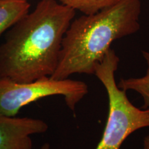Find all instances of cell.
<instances>
[{
  "label": "cell",
  "mask_w": 149,
  "mask_h": 149,
  "mask_svg": "<svg viewBox=\"0 0 149 149\" xmlns=\"http://www.w3.org/2000/svg\"><path fill=\"white\" fill-rule=\"evenodd\" d=\"M75 10L57 0H41L13 26L0 45V78L28 83L51 77Z\"/></svg>",
  "instance_id": "obj_1"
},
{
  "label": "cell",
  "mask_w": 149,
  "mask_h": 149,
  "mask_svg": "<svg viewBox=\"0 0 149 149\" xmlns=\"http://www.w3.org/2000/svg\"><path fill=\"white\" fill-rule=\"evenodd\" d=\"M140 0H120L94 14L72 20L63 38L58 65L51 78L68 79L74 74H94L114 41L140 29Z\"/></svg>",
  "instance_id": "obj_2"
},
{
  "label": "cell",
  "mask_w": 149,
  "mask_h": 149,
  "mask_svg": "<svg viewBox=\"0 0 149 149\" xmlns=\"http://www.w3.org/2000/svg\"><path fill=\"white\" fill-rule=\"evenodd\" d=\"M120 59L112 48L96 65L94 74L105 88L109 114L103 135L95 149H122L126 138L137 130L149 127V109L133 105L124 91L117 86L115 74Z\"/></svg>",
  "instance_id": "obj_3"
},
{
  "label": "cell",
  "mask_w": 149,
  "mask_h": 149,
  "mask_svg": "<svg viewBox=\"0 0 149 149\" xmlns=\"http://www.w3.org/2000/svg\"><path fill=\"white\" fill-rule=\"evenodd\" d=\"M88 92L81 81L43 77L28 83H19L6 77L0 78V113L15 117L22 108L50 96L64 97L67 107L74 111L76 106Z\"/></svg>",
  "instance_id": "obj_4"
},
{
  "label": "cell",
  "mask_w": 149,
  "mask_h": 149,
  "mask_svg": "<svg viewBox=\"0 0 149 149\" xmlns=\"http://www.w3.org/2000/svg\"><path fill=\"white\" fill-rule=\"evenodd\" d=\"M48 129V124L42 120L0 113V149H32L31 135L44 133Z\"/></svg>",
  "instance_id": "obj_5"
},
{
  "label": "cell",
  "mask_w": 149,
  "mask_h": 149,
  "mask_svg": "<svg viewBox=\"0 0 149 149\" xmlns=\"http://www.w3.org/2000/svg\"><path fill=\"white\" fill-rule=\"evenodd\" d=\"M27 0H0V36L29 13Z\"/></svg>",
  "instance_id": "obj_6"
},
{
  "label": "cell",
  "mask_w": 149,
  "mask_h": 149,
  "mask_svg": "<svg viewBox=\"0 0 149 149\" xmlns=\"http://www.w3.org/2000/svg\"><path fill=\"white\" fill-rule=\"evenodd\" d=\"M143 57L146 61L147 69L143 77L137 78L121 79L117 86L124 91H133L141 95L143 100L141 109H149V52L141 51Z\"/></svg>",
  "instance_id": "obj_7"
},
{
  "label": "cell",
  "mask_w": 149,
  "mask_h": 149,
  "mask_svg": "<svg viewBox=\"0 0 149 149\" xmlns=\"http://www.w3.org/2000/svg\"><path fill=\"white\" fill-rule=\"evenodd\" d=\"M63 5L84 15L94 14L102 9L115 4L120 0H58Z\"/></svg>",
  "instance_id": "obj_8"
},
{
  "label": "cell",
  "mask_w": 149,
  "mask_h": 149,
  "mask_svg": "<svg viewBox=\"0 0 149 149\" xmlns=\"http://www.w3.org/2000/svg\"><path fill=\"white\" fill-rule=\"evenodd\" d=\"M143 149H149V134L144 137L143 141Z\"/></svg>",
  "instance_id": "obj_9"
},
{
  "label": "cell",
  "mask_w": 149,
  "mask_h": 149,
  "mask_svg": "<svg viewBox=\"0 0 149 149\" xmlns=\"http://www.w3.org/2000/svg\"><path fill=\"white\" fill-rule=\"evenodd\" d=\"M41 149H51V148L49 144H48V143H45V144L42 145V146L41 147Z\"/></svg>",
  "instance_id": "obj_10"
},
{
  "label": "cell",
  "mask_w": 149,
  "mask_h": 149,
  "mask_svg": "<svg viewBox=\"0 0 149 149\" xmlns=\"http://www.w3.org/2000/svg\"><path fill=\"white\" fill-rule=\"evenodd\" d=\"M27 1H29V0H27Z\"/></svg>",
  "instance_id": "obj_11"
}]
</instances>
